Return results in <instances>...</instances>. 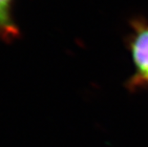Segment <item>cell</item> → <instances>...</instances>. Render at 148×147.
<instances>
[{
  "label": "cell",
  "mask_w": 148,
  "mask_h": 147,
  "mask_svg": "<svg viewBox=\"0 0 148 147\" xmlns=\"http://www.w3.org/2000/svg\"><path fill=\"white\" fill-rule=\"evenodd\" d=\"M126 47L130 55L134 72L125 86L130 92L145 89L148 82V19L135 16L129 21Z\"/></svg>",
  "instance_id": "obj_1"
},
{
  "label": "cell",
  "mask_w": 148,
  "mask_h": 147,
  "mask_svg": "<svg viewBox=\"0 0 148 147\" xmlns=\"http://www.w3.org/2000/svg\"><path fill=\"white\" fill-rule=\"evenodd\" d=\"M14 0H0V38L12 39L18 34L12 20V8Z\"/></svg>",
  "instance_id": "obj_2"
},
{
  "label": "cell",
  "mask_w": 148,
  "mask_h": 147,
  "mask_svg": "<svg viewBox=\"0 0 148 147\" xmlns=\"http://www.w3.org/2000/svg\"><path fill=\"white\" fill-rule=\"evenodd\" d=\"M145 88H148V82H147V84H146V87H145Z\"/></svg>",
  "instance_id": "obj_3"
}]
</instances>
